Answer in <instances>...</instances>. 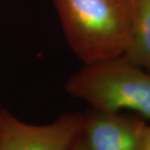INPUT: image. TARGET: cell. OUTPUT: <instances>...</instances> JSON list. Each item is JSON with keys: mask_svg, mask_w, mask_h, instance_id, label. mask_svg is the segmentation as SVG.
<instances>
[{"mask_svg": "<svg viewBox=\"0 0 150 150\" xmlns=\"http://www.w3.org/2000/svg\"><path fill=\"white\" fill-rule=\"evenodd\" d=\"M66 40L84 65L125 54L134 0H52Z\"/></svg>", "mask_w": 150, "mask_h": 150, "instance_id": "cell-1", "label": "cell"}, {"mask_svg": "<svg viewBox=\"0 0 150 150\" xmlns=\"http://www.w3.org/2000/svg\"><path fill=\"white\" fill-rule=\"evenodd\" d=\"M66 90L91 108L126 110L150 119V72L124 55L84 65L68 79Z\"/></svg>", "mask_w": 150, "mask_h": 150, "instance_id": "cell-2", "label": "cell"}, {"mask_svg": "<svg viewBox=\"0 0 150 150\" xmlns=\"http://www.w3.org/2000/svg\"><path fill=\"white\" fill-rule=\"evenodd\" d=\"M68 150H142L146 119L137 113L89 108Z\"/></svg>", "mask_w": 150, "mask_h": 150, "instance_id": "cell-3", "label": "cell"}, {"mask_svg": "<svg viewBox=\"0 0 150 150\" xmlns=\"http://www.w3.org/2000/svg\"><path fill=\"white\" fill-rule=\"evenodd\" d=\"M83 113H64L46 125L23 122L0 108V150H68Z\"/></svg>", "mask_w": 150, "mask_h": 150, "instance_id": "cell-4", "label": "cell"}, {"mask_svg": "<svg viewBox=\"0 0 150 150\" xmlns=\"http://www.w3.org/2000/svg\"><path fill=\"white\" fill-rule=\"evenodd\" d=\"M124 56L150 72V0H134V23Z\"/></svg>", "mask_w": 150, "mask_h": 150, "instance_id": "cell-5", "label": "cell"}, {"mask_svg": "<svg viewBox=\"0 0 150 150\" xmlns=\"http://www.w3.org/2000/svg\"><path fill=\"white\" fill-rule=\"evenodd\" d=\"M142 150H150V124H147L145 129Z\"/></svg>", "mask_w": 150, "mask_h": 150, "instance_id": "cell-6", "label": "cell"}]
</instances>
